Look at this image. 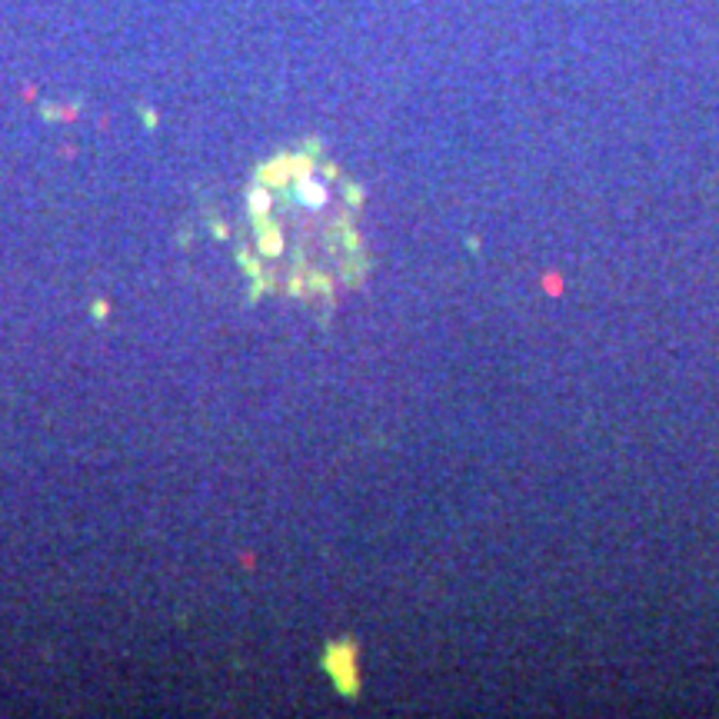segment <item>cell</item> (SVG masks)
<instances>
[{
    "label": "cell",
    "mask_w": 719,
    "mask_h": 719,
    "mask_svg": "<svg viewBox=\"0 0 719 719\" xmlns=\"http://www.w3.org/2000/svg\"><path fill=\"white\" fill-rule=\"evenodd\" d=\"M257 250L267 260V277L293 290L343 283L357 257L353 206L337 187L333 170L303 160H283L260 177Z\"/></svg>",
    "instance_id": "obj_1"
}]
</instances>
